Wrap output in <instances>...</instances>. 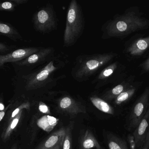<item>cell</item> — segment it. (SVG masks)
Returning <instances> with one entry per match:
<instances>
[{"label": "cell", "mask_w": 149, "mask_h": 149, "mask_svg": "<svg viewBox=\"0 0 149 149\" xmlns=\"http://www.w3.org/2000/svg\"><path fill=\"white\" fill-rule=\"evenodd\" d=\"M42 47H29L18 49L5 55H0V68H4L6 63H15L23 61L40 50Z\"/></svg>", "instance_id": "8fae6325"}, {"label": "cell", "mask_w": 149, "mask_h": 149, "mask_svg": "<svg viewBox=\"0 0 149 149\" xmlns=\"http://www.w3.org/2000/svg\"><path fill=\"white\" fill-rule=\"evenodd\" d=\"M102 149H103V148H102Z\"/></svg>", "instance_id": "d6a6232c"}, {"label": "cell", "mask_w": 149, "mask_h": 149, "mask_svg": "<svg viewBox=\"0 0 149 149\" xmlns=\"http://www.w3.org/2000/svg\"><path fill=\"white\" fill-rule=\"evenodd\" d=\"M5 109V108L4 104L1 102L0 103V110L1 111H2L4 110Z\"/></svg>", "instance_id": "4dcf8cb0"}, {"label": "cell", "mask_w": 149, "mask_h": 149, "mask_svg": "<svg viewBox=\"0 0 149 149\" xmlns=\"http://www.w3.org/2000/svg\"><path fill=\"white\" fill-rule=\"evenodd\" d=\"M141 149H149V130L146 137L144 142L141 146Z\"/></svg>", "instance_id": "f1b7e54d"}, {"label": "cell", "mask_w": 149, "mask_h": 149, "mask_svg": "<svg viewBox=\"0 0 149 149\" xmlns=\"http://www.w3.org/2000/svg\"><path fill=\"white\" fill-rule=\"evenodd\" d=\"M39 109L40 112L44 114H50L49 108L42 102H39Z\"/></svg>", "instance_id": "4316f807"}, {"label": "cell", "mask_w": 149, "mask_h": 149, "mask_svg": "<svg viewBox=\"0 0 149 149\" xmlns=\"http://www.w3.org/2000/svg\"><path fill=\"white\" fill-rule=\"evenodd\" d=\"M11 149H18L17 148V146H16V145H14L13 146V147H12V148H11Z\"/></svg>", "instance_id": "1f68e13d"}, {"label": "cell", "mask_w": 149, "mask_h": 149, "mask_svg": "<svg viewBox=\"0 0 149 149\" xmlns=\"http://www.w3.org/2000/svg\"><path fill=\"white\" fill-rule=\"evenodd\" d=\"M139 68H141L142 74L149 72V56L144 61L139 65Z\"/></svg>", "instance_id": "484cf974"}, {"label": "cell", "mask_w": 149, "mask_h": 149, "mask_svg": "<svg viewBox=\"0 0 149 149\" xmlns=\"http://www.w3.org/2000/svg\"><path fill=\"white\" fill-rule=\"evenodd\" d=\"M107 140L109 149H129L127 143L124 139L112 133L107 134Z\"/></svg>", "instance_id": "ffe728a7"}, {"label": "cell", "mask_w": 149, "mask_h": 149, "mask_svg": "<svg viewBox=\"0 0 149 149\" xmlns=\"http://www.w3.org/2000/svg\"><path fill=\"white\" fill-rule=\"evenodd\" d=\"M142 85V82L135 81L134 84L120 94L114 100V104L116 105H120L129 101L134 95L139 88Z\"/></svg>", "instance_id": "e0dca14e"}, {"label": "cell", "mask_w": 149, "mask_h": 149, "mask_svg": "<svg viewBox=\"0 0 149 149\" xmlns=\"http://www.w3.org/2000/svg\"><path fill=\"white\" fill-rule=\"evenodd\" d=\"M34 29L42 34H48L57 29L58 19L54 6L50 3L37 10L33 15Z\"/></svg>", "instance_id": "8992f818"}, {"label": "cell", "mask_w": 149, "mask_h": 149, "mask_svg": "<svg viewBox=\"0 0 149 149\" xmlns=\"http://www.w3.org/2000/svg\"><path fill=\"white\" fill-rule=\"evenodd\" d=\"M69 56L63 51L56 53L50 61L44 65L26 74L15 75L11 79L16 91L26 94L48 93L57 82L66 78L65 74L56 76V72L66 67L69 63Z\"/></svg>", "instance_id": "6da1fadb"}, {"label": "cell", "mask_w": 149, "mask_h": 149, "mask_svg": "<svg viewBox=\"0 0 149 149\" xmlns=\"http://www.w3.org/2000/svg\"><path fill=\"white\" fill-rule=\"evenodd\" d=\"M92 104L100 111L106 114L113 115L115 114L114 108L109 102L96 95H92L89 97Z\"/></svg>", "instance_id": "ac0fdd59"}, {"label": "cell", "mask_w": 149, "mask_h": 149, "mask_svg": "<svg viewBox=\"0 0 149 149\" xmlns=\"http://www.w3.org/2000/svg\"><path fill=\"white\" fill-rule=\"evenodd\" d=\"M59 119L49 115H45L38 119V126L46 132H49L57 125Z\"/></svg>", "instance_id": "d6986e66"}, {"label": "cell", "mask_w": 149, "mask_h": 149, "mask_svg": "<svg viewBox=\"0 0 149 149\" xmlns=\"http://www.w3.org/2000/svg\"><path fill=\"white\" fill-rule=\"evenodd\" d=\"M149 107V85L134 104L129 118L130 130L136 129L147 111Z\"/></svg>", "instance_id": "ba28073f"}, {"label": "cell", "mask_w": 149, "mask_h": 149, "mask_svg": "<svg viewBox=\"0 0 149 149\" xmlns=\"http://www.w3.org/2000/svg\"><path fill=\"white\" fill-rule=\"evenodd\" d=\"M60 97L55 98L57 107L64 113L75 116L79 113H86L85 106L81 102L64 91H57Z\"/></svg>", "instance_id": "9c48e42d"}, {"label": "cell", "mask_w": 149, "mask_h": 149, "mask_svg": "<svg viewBox=\"0 0 149 149\" xmlns=\"http://www.w3.org/2000/svg\"><path fill=\"white\" fill-rule=\"evenodd\" d=\"M149 49V35L143 37L138 35L127 42L123 53L129 59H133L141 57Z\"/></svg>", "instance_id": "30bf717a"}, {"label": "cell", "mask_w": 149, "mask_h": 149, "mask_svg": "<svg viewBox=\"0 0 149 149\" xmlns=\"http://www.w3.org/2000/svg\"><path fill=\"white\" fill-rule=\"evenodd\" d=\"M85 20L81 5L77 0L70 3L66 17L63 36V46L72 47L82 36L85 29Z\"/></svg>", "instance_id": "277c9868"}, {"label": "cell", "mask_w": 149, "mask_h": 149, "mask_svg": "<svg viewBox=\"0 0 149 149\" xmlns=\"http://www.w3.org/2000/svg\"><path fill=\"white\" fill-rule=\"evenodd\" d=\"M125 67L119 62H114L103 68L92 81L95 88H100L109 84L120 82L125 78Z\"/></svg>", "instance_id": "52a82bcc"}, {"label": "cell", "mask_w": 149, "mask_h": 149, "mask_svg": "<svg viewBox=\"0 0 149 149\" xmlns=\"http://www.w3.org/2000/svg\"><path fill=\"white\" fill-rule=\"evenodd\" d=\"M135 77L131 75L126 77L113 88L105 91L100 96L108 102L114 101L120 94L131 87L135 83Z\"/></svg>", "instance_id": "7c38bea8"}, {"label": "cell", "mask_w": 149, "mask_h": 149, "mask_svg": "<svg viewBox=\"0 0 149 149\" xmlns=\"http://www.w3.org/2000/svg\"><path fill=\"white\" fill-rule=\"evenodd\" d=\"M30 104L29 102L28 101H25L13 111L12 116L10 117V120L12 121L23 109H30Z\"/></svg>", "instance_id": "d4e9b609"}, {"label": "cell", "mask_w": 149, "mask_h": 149, "mask_svg": "<svg viewBox=\"0 0 149 149\" xmlns=\"http://www.w3.org/2000/svg\"><path fill=\"white\" fill-rule=\"evenodd\" d=\"M56 53L54 48L42 47L23 61L11 64L15 75L26 74L47 63Z\"/></svg>", "instance_id": "5b68a950"}, {"label": "cell", "mask_w": 149, "mask_h": 149, "mask_svg": "<svg viewBox=\"0 0 149 149\" xmlns=\"http://www.w3.org/2000/svg\"><path fill=\"white\" fill-rule=\"evenodd\" d=\"M22 111L23 110L20 111L19 114H18L12 121H11L10 123L9 124L4 132H3L2 135V138L3 141L7 140L11 136V134L17 126L19 121L22 115Z\"/></svg>", "instance_id": "44dd1931"}, {"label": "cell", "mask_w": 149, "mask_h": 149, "mask_svg": "<svg viewBox=\"0 0 149 149\" xmlns=\"http://www.w3.org/2000/svg\"><path fill=\"white\" fill-rule=\"evenodd\" d=\"M66 128L54 132L41 143L36 149H63Z\"/></svg>", "instance_id": "4fadbf2b"}, {"label": "cell", "mask_w": 149, "mask_h": 149, "mask_svg": "<svg viewBox=\"0 0 149 149\" xmlns=\"http://www.w3.org/2000/svg\"><path fill=\"white\" fill-rule=\"evenodd\" d=\"M117 56V54L113 52L78 56L71 68V76L78 82L89 81L96 73L108 66Z\"/></svg>", "instance_id": "3957f363"}, {"label": "cell", "mask_w": 149, "mask_h": 149, "mask_svg": "<svg viewBox=\"0 0 149 149\" xmlns=\"http://www.w3.org/2000/svg\"><path fill=\"white\" fill-rule=\"evenodd\" d=\"M149 130V107L143 117L132 133L137 148H141Z\"/></svg>", "instance_id": "5bb4252c"}, {"label": "cell", "mask_w": 149, "mask_h": 149, "mask_svg": "<svg viewBox=\"0 0 149 149\" xmlns=\"http://www.w3.org/2000/svg\"><path fill=\"white\" fill-rule=\"evenodd\" d=\"M102 149L94 134L90 130H87L83 134L79 140V149Z\"/></svg>", "instance_id": "9a60e30c"}, {"label": "cell", "mask_w": 149, "mask_h": 149, "mask_svg": "<svg viewBox=\"0 0 149 149\" xmlns=\"http://www.w3.org/2000/svg\"><path fill=\"white\" fill-rule=\"evenodd\" d=\"M128 143L130 149H136L137 146L134 139V136L132 134H129L127 137Z\"/></svg>", "instance_id": "83f0119b"}, {"label": "cell", "mask_w": 149, "mask_h": 149, "mask_svg": "<svg viewBox=\"0 0 149 149\" xmlns=\"http://www.w3.org/2000/svg\"><path fill=\"white\" fill-rule=\"evenodd\" d=\"M149 28V18L140 12L139 8L131 7L103 25L102 37L104 40L123 39L133 33Z\"/></svg>", "instance_id": "7a4b0ae2"}, {"label": "cell", "mask_w": 149, "mask_h": 149, "mask_svg": "<svg viewBox=\"0 0 149 149\" xmlns=\"http://www.w3.org/2000/svg\"><path fill=\"white\" fill-rule=\"evenodd\" d=\"M5 113H6V111H2L0 112V121L1 122L2 121V119L5 116Z\"/></svg>", "instance_id": "f546056e"}, {"label": "cell", "mask_w": 149, "mask_h": 149, "mask_svg": "<svg viewBox=\"0 0 149 149\" xmlns=\"http://www.w3.org/2000/svg\"><path fill=\"white\" fill-rule=\"evenodd\" d=\"M16 47L15 46H10L4 42H0V55H5L10 54L15 50Z\"/></svg>", "instance_id": "cb8c5ba5"}, {"label": "cell", "mask_w": 149, "mask_h": 149, "mask_svg": "<svg viewBox=\"0 0 149 149\" xmlns=\"http://www.w3.org/2000/svg\"><path fill=\"white\" fill-rule=\"evenodd\" d=\"M0 33L15 42L23 40V37L18 30L8 22L0 23Z\"/></svg>", "instance_id": "2e32d148"}, {"label": "cell", "mask_w": 149, "mask_h": 149, "mask_svg": "<svg viewBox=\"0 0 149 149\" xmlns=\"http://www.w3.org/2000/svg\"><path fill=\"white\" fill-rule=\"evenodd\" d=\"M18 6L15 0H9L0 4V11L2 12H13Z\"/></svg>", "instance_id": "603a6c76"}, {"label": "cell", "mask_w": 149, "mask_h": 149, "mask_svg": "<svg viewBox=\"0 0 149 149\" xmlns=\"http://www.w3.org/2000/svg\"><path fill=\"white\" fill-rule=\"evenodd\" d=\"M73 123H70V124L66 128V134L64 137V142L63 144V149H71L72 146V132L73 127Z\"/></svg>", "instance_id": "7402d4cb"}]
</instances>
